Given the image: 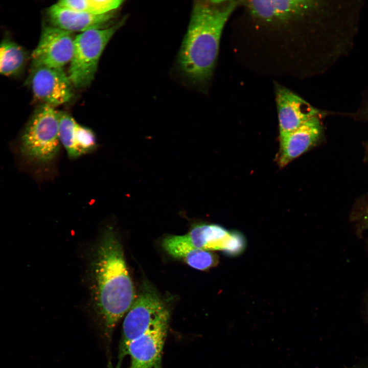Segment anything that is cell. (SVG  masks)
I'll return each instance as SVG.
<instances>
[{
	"label": "cell",
	"mask_w": 368,
	"mask_h": 368,
	"mask_svg": "<svg viewBox=\"0 0 368 368\" xmlns=\"http://www.w3.org/2000/svg\"><path fill=\"white\" fill-rule=\"evenodd\" d=\"M195 247L204 250H221L235 255L244 247L241 235L231 232L216 224H203L192 229L185 235Z\"/></svg>",
	"instance_id": "12"
},
{
	"label": "cell",
	"mask_w": 368,
	"mask_h": 368,
	"mask_svg": "<svg viewBox=\"0 0 368 368\" xmlns=\"http://www.w3.org/2000/svg\"><path fill=\"white\" fill-rule=\"evenodd\" d=\"M122 0H87V13L102 15L112 12L123 3Z\"/></svg>",
	"instance_id": "18"
},
{
	"label": "cell",
	"mask_w": 368,
	"mask_h": 368,
	"mask_svg": "<svg viewBox=\"0 0 368 368\" xmlns=\"http://www.w3.org/2000/svg\"><path fill=\"white\" fill-rule=\"evenodd\" d=\"M169 323L150 330L132 341L126 355L131 360L129 368H162V355Z\"/></svg>",
	"instance_id": "11"
},
{
	"label": "cell",
	"mask_w": 368,
	"mask_h": 368,
	"mask_svg": "<svg viewBox=\"0 0 368 368\" xmlns=\"http://www.w3.org/2000/svg\"><path fill=\"white\" fill-rule=\"evenodd\" d=\"M280 134L290 132L323 113L286 86L273 81Z\"/></svg>",
	"instance_id": "9"
},
{
	"label": "cell",
	"mask_w": 368,
	"mask_h": 368,
	"mask_svg": "<svg viewBox=\"0 0 368 368\" xmlns=\"http://www.w3.org/2000/svg\"><path fill=\"white\" fill-rule=\"evenodd\" d=\"M238 1H196L177 58L180 72L193 84L211 79L224 27Z\"/></svg>",
	"instance_id": "2"
},
{
	"label": "cell",
	"mask_w": 368,
	"mask_h": 368,
	"mask_svg": "<svg viewBox=\"0 0 368 368\" xmlns=\"http://www.w3.org/2000/svg\"><path fill=\"white\" fill-rule=\"evenodd\" d=\"M360 225L363 229H368V205L365 208L360 216Z\"/></svg>",
	"instance_id": "19"
},
{
	"label": "cell",
	"mask_w": 368,
	"mask_h": 368,
	"mask_svg": "<svg viewBox=\"0 0 368 368\" xmlns=\"http://www.w3.org/2000/svg\"><path fill=\"white\" fill-rule=\"evenodd\" d=\"M75 141L81 155L93 151L97 145L94 132L89 128L78 123L76 128Z\"/></svg>",
	"instance_id": "17"
},
{
	"label": "cell",
	"mask_w": 368,
	"mask_h": 368,
	"mask_svg": "<svg viewBox=\"0 0 368 368\" xmlns=\"http://www.w3.org/2000/svg\"><path fill=\"white\" fill-rule=\"evenodd\" d=\"M367 315H368V307H367Z\"/></svg>",
	"instance_id": "20"
},
{
	"label": "cell",
	"mask_w": 368,
	"mask_h": 368,
	"mask_svg": "<svg viewBox=\"0 0 368 368\" xmlns=\"http://www.w3.org/2000/svg\"><path fill=\"white\" fill-rule=\"evenodd\" d=\"M27 83L37 100L53 107L74 96V87L63 68L32 66Z\"/></svg>",
	"instance_id": "7"
},
{
	"label": "cell",
	"mask_w": 368,
	"mask_h": 368,
	"mask_svg": "<svg viewBox=\"0 0 368 368\" xmlns=\"http://www.w3.org/2000/svg\"><path fill=\"white\" fill-rule=\"evenodd\" d=\"M123 21L109 27L94 29L75 37L68 76L74 87L82 88L93 81L100 57Z\"/></svg>",
	"instance_id": "6"
},
{
	"label": "cell",
	"mask_w": 368,
	"mask_h": 368,
	"mask_svg": "<svg viewBox=\"0 0 368 368\" xmlns=\"http://www.w3.org/2000/svg\"><path fill=\"white\" fill-rule=\"evenodd\" d=\"M27 51L9 37L0 43V75L17 77L24 71L28 60Z\"/></svg>",
	"instance_id": "15"
},
{
	"label": "cell",
	"mask_w": 368,
	"mask_h": 368,
	"mask_svg": "<svg viewBox=\"0 0 368 368\" xmlns=\"http://www.w3.org/2000/svg\"><path fill=\"white\" fill-rule=\"evenodd\" d=\"M58 111L41 104L34 111L21 140L23 153L29 159L40 163H49L59 152Z\"/></svg>",
	"instance_id": "5"
},
{
	"label": "cell",
	"mask_w": 368,
	"mask_h": 368,
	"mask_svg": "<svg viewBox=\"0 0 368 368\" xmlns=\"http://www.w3.org/2000/svg\"><path fill=\"white\" fill-rule=\"evenodd\" d=\"M93 275L95 307L110 341L116 325L136 297L122 245L111 226L105 230L99 243Z\"/></svg>",
	"instance_id": "3"
},
{
	"label": "cell",
	"mask_w": 368,
	"mask_h": 368,
	"mask_svg": "<svg viewBox=\"0 0 368 368\" xmlns=\"http://www.w3.org/2000/svg\"><path fill=\"white\" fill-rule=\"evenodd\" d=\"M321 116L308 121L290 132L280 134L277 155L279 166L283 168L315 146L322 138Z\"/></svg>",
	"instance_id": "10"
},
{
	"label": "cell",
	"mask_w": 368,
	"mask_h": 368,
	"mask_svg": "<svg viewBox=\"0 0 368 368\" xmlns=\"http://www.w3.org/2000/svg\"><path fill=\"white\" fill-rule=\"evenodd\" d=\"M48 14L53 26L73 33H81L94 29H104L114 17L113 12L102 15L68 10L53 5L48 10Z\"/></svg>",
	"instance_id": "13"
},
{
	"label": "cell",
	"mask_w": 368,
	"mask_h": 368,
	"mask_svg": "<svg viewBox=\"0 0 368 368\" xmlns=\"http://www.w3.org/2000/svg\"><path fill=\"white\" fill-rule=\"evenodd\" d=\"M58 133L60 143L65 149L68 155L72 158L81 156L75 141L77 122L67 112L58 111Z\"/></svg>",
	"instance_id": "16"
},
{
	"label": "cell",
	"mask_w": 368,
	"mask_h": 368,
	"mask_svg": "<svg viewBox=\"0 0 368 368\" xmlns=\"http://www.w3.org/2000/svg\"><path fill=\"white\" fill-rule=\"evenodd\" d=\"M74 39L72 32L54 26L45 27L32 54V66L63 68L72 60Z\"/></svg>",
	"instance_id": "8"
},
{
	"label": "cell",
	"mask_w": 368,
	"mask_h": 368,
	"mask_svg": "<svg viewBox=\"0 0 368 368\" xmlns=\"http://www.w3.org/2000/svg\"><path fill=\"white\" fill-rule=\"evenodd\" d=\"M249 70L298 79L324 70L331 5L319 0L239 1Z\"/></svg>",
	"instance_id": "1"
},
{
	"label": "cell",
	"mask_w": 368,
	"mask_h": 368,
	"mask_svg": "<svg viewBox=\"0 0 368 368\" xmlns=\"http://www.w3.org/2000/svg\"><path fill=\"white\" fill-rule=\"evenodd\" d=\"M367 156H368V154H367Z\"/></svg>",
	"instance_id": "21"
},
{
	"label": "cell",
	"mask_w": 368,
	"mask_h": 368,
	"mask_svg": "<svg viewBox=\"0 0 368 368\" xmlns=\"http://www.w3.org/2000/svg\"><path fill=\"white\" fill-rule=\"evenodd\" d=\"M163 245L169 254L198 270L207 269L216 262V258L212 252L195 247L185 235L167 237Z\"/></svg>",
	"instance_id": "14"
},
{
	"label": "cell",
	"mask_w": 368,
	"mask_h": 368,
	"mask_svg": "<svg viewBox=\"0 0 368 368\" xmlns=\"http://www.w3.org/2000/svg\"><path fill=\"white\" fill-rule=\"evenodd\" d=\"M169 310L164 300L148 284H143L124 318L117 368L132 341L158 325L169 323Z\"/></svg>",
	"instance_id": "4"
}]
</instances>
